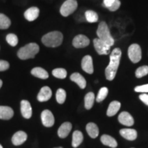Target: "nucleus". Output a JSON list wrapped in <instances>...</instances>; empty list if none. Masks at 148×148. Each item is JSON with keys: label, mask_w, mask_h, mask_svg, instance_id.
I'll list each match as a JSON object with an SVG mask.
<instances>
[{"label": "nucleus", "mask_w": 148, "mask_h": 148, "mask_svg": "<svg viewBox=\"0 0 148 148\" xmlns=\"http://www.w3.org/2000/svg\"><path fill=\"white\" fill-rule=\"evenodd\" d=\"M121 58V51L119 48H115L111 52L110 62L105 69V75L108 80H112L116 76V71L120 63Z\"/></svg>", "instance_id": "1"}, {"label": "nucleus", "mask_w": 148, "mask_h": 148, "mask_svg": "<svg viewBox=\"0 0 148 148\" xmlns=\"http://www.w3.org/2000/svg\"><path fill=\"white\" fill-rule=\"evenodd\" d=\"M63 35L58 31L50 32L42 37V42L46 47H56L62 44Z\"/></svg>", "instance_id": "2"}, {"label": "nucleus", "mask_w": 148, "mask_h": 148, "mask_svg": "<svg viewBox=\"0 0 148 148\" xmlns=\"http://www.w3.org/2000/svg\"><path fill=\"white\" fill-rule=\"evenodd\" d=\"M39 51V46L35 42H30L20 48L17 52L18 57L21 60H27L29 58H34Z\"/></svg>", "instance_id": "3"}, {"label": "nucleus", "mask_w": 148, "mask_h": 148, "mask_svg": "<svg viewBox=\"0 0 148 148\" xmlns=\"http://www.w3.org/2000/svg\"><path fill=\"white\" fill-rule=\"evenodd\" d=\"M97 35L98 38L102 40L103 41L106 42L109 45L112 46L114 43V40L111 36L110 30H109L108 25L104 21H101L99 23L97 29Z\"/></svg>", "instance_id": "4"}, {"label": "nucleus", "mask_w": 148, "mask_h": 148, "mask_svg": "<svg viewBox=\"0 0 148 148\" xmlns=\"http://www.w3.org/2000/svg\"><path fill=\"white\" fill-rule=\"evenodd\" d=\"M77 8L76 0H66L62 5L60 9V12L63 16H68L73 13Z\"/></svg>", "instance_id": "5"}, {"label": "nucleus", "mask_w": 148, "mask_h": 148, "mask_svg": "<svg viewBox=\"0 0 148 148\" xmlns=\"http://www.w3.org/2000/svg\"><path fill=\"white\" fill-rule=\"evenodd\" d=\"M128 56L133 63H137L141 59V49L138 44H132L128 48Z\"/></svg>", "instance_id": "6"}, {"label": "nucleus", "mask_w": 148, "mask_h": 148, "mask_svg": "<svg viewBox=\"0 0 148 148\" xmlns=\"http://www.w3.org/2000/svg\"><path fill=\"white\" fill-rule=\"evenodd\" d=\"M93 45L96 51L99 55H107L110 52L111 46L99 38H95L93 40Z\"/></svg>", "instance_id": "7"}, {"label": "nucleus", "mask_w": 148, "mask_h": 148, "mask_svg": "<svg viewBox=\"0 0 148 148\" xmlns=\"http://www.w3.org/2000/svg\"><path fill=\"white\" fill-rule=\"evenodd\" d=\"M72 44L75 48H84L89 45L90 40L87 36L83 34H79L74 37Z\"/></svg>", "instance_id": "8"}, {"label": "nucleus", "mask_w": 148, "mask_h": 148, "mask_svg": "<svg viewBox=\"0 0 148 148\" xmlns=\"http://www.w3.org/2000/svg\"><path fill=\"white\" fill-rule=\"evenodd\" d=\"M41 121L44 126L50 127L54 124L55 119L52 112L49 110H45L41 113Z\"/></svg>", "instance_id": "9"}, {"label": "nucleus", "mask_w": 148, "mask_h": 148, "mask_svg": "<svg viewBox=\"0 0 148 148\" xmlns=\"http://www.w3.org/2000/svg\"><path fill=\"white\" fill-rule=\"evenodd\" d=\"M82 69L86 72V73L92 74L94 71L93 64H92V57L89 55L85 56L82 60Z\"/></svg>", "instance_id": "10"}, {"label": "nucleus", "mask_w": 148, "mask_h": 148, "mask_svg": "<svg viewBox=\"0 0 148 148\" xmlns=\"http://www.w3.org/2000/svg\"><path fill=\"white\" fill-rule=\"evenodd\" d=\"M51 95H52V92H51V88L49 86H43L38 92L37 99L40 102H43V101L49 100L51 97Z\"/></svg>", "instance_id": "11"}, {"label": "nucleus", "mask_w": 148, "mask_h": 148, "mask_svg": "<svg viewBox=\"0 0 148 148\" xmlns=\"http://www.w3.org/2000/svg\"><path fill=\"white\" fill-rule=\"evenodd\" d=\"M21 112L22 115L25 119H29L32 116V109L28 101L22 100L21 101Z\"/></svg>", "instance_id": "12"}, {"label": "nucleus", "mask_w": 148, "mask_h": 148, "mask_svg": "<svg viewBox=\"0 0 148 148\" xmlns=\"http://www.w3.org/2000/svg\"><path fill=\"white\" fill-rule=\"evenodd\" d=\"M27 138V135L23 131H18L12 137V142L14 145H21Z\"/></svg>", "instance_id": "13"}, {"label": "nucleus", "mask_w": 148, "mask_h": 148, "mask_svg": "<svg viewBox=\"0 0 148 148\" xmlns=\"http://www.w3.org/2000/svg\"><path fill=\"white\" fill-rule=\"evenodd\" d=\"M118 119L119 123L127 126H132L134 124V119L127 112H122L119 115Z\"/></svg>", "instance_id": "14"}, {"label": "nucleus", "mask_w": 148, "mask_h": 148, "mask_svg": "<svg viewBox=\"0 0 148 148\" xmlns=\"http://www.w3.org/2000/svg\"><path fill=\"white\" fill-rule=\"evenodd\" d=\"M72 129V125L69 122H64L60 125L58 130V135L60 138H66Z\"/></svg>", "instance_id": "15"}, {"label": "nucleus", "mask_w": 148, "mask_h": 148, "mask_svg": "<svg viewBox=\"0 0 148 148\" xmlns=\"http://www.w3.org/2000/svg\"><path fill=\"white\" fill-rule=\"evenodd\" d=\"M39 15V9L37 7H32L25 10L24 16L28 21H33L36 20Z\"/></svg>", "instance_id": "16"}, {"label": "nucleus", "mask_w": 148, "mask_h": 148, "mask_svg": "<svg viewBox=\"0 0 148 148\" xmlns=\"http://www.w3.org/2000/svg\"><path fill=\"white\" fill-rule=\"evenodd\" d=\"M119 133L123 138L129 140H134L137 137V132L134 129H121Z\"/></svg>", "instance_id": "17"}, {"label": "nucleus", "mask_w": 148, "mask_h": 148, "mask_svg": "<svg viewBox=\"0 0 148 148\" xmlns=\"http://www.w3.org/2000/svg\"><path fill=\"white\" fill-rule=\"evenodd\" d=\"M14 115V111L10 107L0 106V119L3 120L10 119Z\"/></svg>", "instance_id": "18"}, {"label": "nucleus", "mask_w": 148, "mask_h": 148, "mask_svg": "<svg viewBox=\"0 0 148 148\" xmlns=\"http://www.w3.org/2000/svg\"><path fill=\"white\" fill-rule=\"evenodd\" d=\"M70 79H71V81H73V82L76 83V84L79 86V87L82 88V89H84V88L86 87V79H85L84 77L79 73H73L71 76H70Z\"/></svg>", "instance_id": "19"}, {"label": "nucleus", "mask_w": 148, "mask_h": 148, "mask_svg": "<svg viewBox=\"0 0 148 148\" xmlns=\"http://www.w3.org/2000/svg\"><path fill=\"white\" fill-rule=\"evenodd\" d=\"M121 108V103L117 101H112L108 108L107 110V116H112L117 113V112Z\"/></svg>", "instance_id": "20"}, {"label": "nucleus", "mask_w": 148, "mask_h": 148, "mask_svg": "<svg viewBox=\"0 0 148 148\" xmlns=\"http://www.w3.org/2000/svg\"><path fill=\"white\" fill-rule=\"evenodd\" d=\"M101 142L104 145L108 146L112 148H115L117 146V143H116V140L114 139L113 137L109 136L107 134H103L101 136Z\"/></svg>", "instance_id": "21"}, {"label": "nucleus", "mask_w": 148, "mask_h": 148, "mask_svg": "<svg viewBox=\"0 0 148 148\" xmlns=\"http://www.w3.org/2000/svg\"><path fill=\"white\" fill-rule=\"evenodd\" d=\"M86 132L92 138H95L99 135V128L94 123H88L86 126Z\"/></svg>", "instance_id": "22"}, {"label": "nucleus", "mask_w": 148, "mask_h": 148, "mask_svg": "<svg viewBox=\"0 0 148 148\" xmlns=\"http://www.w3.org/2000/svg\"><path fill=\"white\" fill-rule=\"evenodd\" d=\"M84 136L80 131L75 130L73 133V138H72V146L73 147H77L82 143Z\"/></svg>", "instance_id": "23"}, {"label": "nucleus", "mask_w": 148, "mask_h": 148, "mask_svg": "<svg viewBox=\"0 0 148 148\" xmlns=\"http://www.w3.org/2000/svg\"><path fill=\"white\" fill-rule=\"evenodd\" d=\"M31 73L34 76L38 77L40 79H47L49 77V74L45 69H42L41 67H35L32 69Z\"/></svg>", "instance_id": "24"}, {"label": "nucleus", "mask_w": 148, "mask_h": 148, "mask_svg": "<svg viewBox=\"0 0 148 148\" xmlns=\"http://www.w3.org/2000/svg\"><path fill=\"white\" fill-rule=\"evenodd\" d=\"M95 101V95L93 92H89L85 95L84 97V106L86 110H90L94 104Z\"/></svg>", "instance_id": "25"}, {"label": "nucleus", "mask_w": 148, "mask_h": 148, "mask_svg": "<svg viewBox=\"0 0 148 148\" xmlns=\"http://www.w3.org/2000/svg\"><path fill=\"white\" fill-rule=\"evenodd\" d=\"M11 25L10 19L3 14L0 13V29H6Z\"/></svg>", "instance_id": "26"}, {"label": "nucleus", "mask_w": 148, "mask_h": 148, "mask_svg": "<svg viewBox=\"0 0 148 148\" xmlns=\"http://www.w3.org/2000/svg\"><path fill=\"white\" fill-rule=\"evenodd\" d=\"M86 21L89 23H95L98 21V14L93 10H87L85 12Z\"/></svg>", "instance_id": "27"}, {"label": "nucleus", "mask_w": 148, "mask_h": 148, "mask_svg": "<svg viewBox=\"0 0 148 148\" xmlns=\"http://www.w3.org/2000/svg\"><path fill=\"white\" fill-rule=\"evenodd\" d=\"M66 91L62 88H59L57 90L56 95V98L57 102L60 104L63 103L66 100Z\"/></svg>", "instance_id": "28"}, {"label": "nucleus", "mask_w": 148, "mask_h": 148, "mask_svg": "<svg viewBox=\"0 0 148 148\" xmlns=\"http://www.w3.org/2000/svg\"><path fill=\"white\" fill-rule=\"evenodd\" d=\"M52 75L53 76L57 77L59 79H64L66 77L67 73L64 69L62 68H58V69H55L52 71Z\"/></svg>", "instance_id": "29"}, {"label": "nucleus", "mask_w": 148, "mask_h": 148, "mask_svg": "<svg viewBox=\"0 0 148 148\" xmlns=\"http://www.w3.org/2000/svg\"><path fill=\"white\" fill-rule=\"evenodd\" d=\"M108 89L106 87H102L100 88V90L98 92L97 98H96V101L97 102H101L103 100L106 99V97L108 95Z\"/></svg>", "instance_id": "30"}, {"label": "nucleus", "mask_w": 148, "mask_h": 148, "mask_svg": "<svg viewBox=\"0 0 148 148\" xmlns=\"http://www.w3.org/2000/svg\"><path fill=\"white\" fill-rule=\"evenodd\" d=\"M148 74V66H142L138 67L137 69L136 70L135 72V75L136 77L138 78H140V77L145 76L146 75Z\"/></svg>", "instance_id": "31"}, {"label": "nucleus", "mask_w": 148, "mask_h": 148, "mask_svg": "<svg viewBox=\"0 0 148 148\" xmlns=\"http://www.w3.org/2000/svg\"><path fill=\"white\" fill-rule=\"evenodd\" d=\"M5 39L9 45L12 47H15L18 44V37L14 34H8L6 36Z\"/></svg>", "instance_id": "32"}, {"label": "nucleus", "mask_w": 148, "mask_h": 148, "mask_svg": "<svg viewBox=\"0 0 148 148\" xmlns=\"http://www.w3.org/2000/svg\"><path fill=\"white\" fill-rule=\"evenodd\" d=\"M134 90L138 92H148V84H144L141 86H136Z\"/></svg>", "instance_id": "33"}, {"label": "nucleus", "mask_w": 148, "mask_h": 148, "mask_svg": "<svg viewBox=\"0 0 148 148\" xmlns=\"http://www.w3.org/2000/svg\"><path fill=\"white\" fill-rule=\"evenodd\" d=\"M9 66H10V64H9L8 62L5 60H0V71H3L8 69Z\"/></svg>", "instance_id": "34"}, {"label": "nucleus", "mask_w": 148, "mask_h": 148, "mask_svg": "<svg viewBox=\"0 0 148 148\" xmlns=\"http://www.w3.org/2000/svg\"><path fill=\"white\" fill-rule=\"evenodd\" d=\"M120 5H121V2H120L119 0H115V1H114L113 4L111 5L110 7H109L108 9L109 10L112 11V12H113V11L117 10L119 8Z\"/></svg>", "instance_id": "35"}, {"label": "nucleus", "mask_w": 148, "mask_h": 148, "mask_svg": "<svg viewBox=\"0 0 148 148\" xmlns=\"http://www.w3.org/2000/svg\"><path fill=\"white\" fill-rule=\"evenodd\" d=\"M139 99L145 104L148 106V94H141V95H139Z\"/></svg>", "instance_id": "36"}, {"label": "nucleus", "mask_w": 148, "mask_h": 148, "mask_svg": "<svg viewBox=\"0 0 148 148\" xmlns=\"http://www.w3.org/2000/svg\"><path fill=\"white\" fill-rule=\"evenodd\" d=\"M115 1V0H103V6H105L106 8H108L109 7H110Z\"/></svg>", "instance_id": "37"}, {"label": "nucleus", "mask_w": 148, "mask_h": 148, "mask_svg": "<svg viewBox=\"0 0 148 148\" xmlns=\"http://www.w3.org/2000/svg\"><path fill=\"white\" fill-rule=\"evenodd\" d=\"M2 84H3L2 80H1V79H0V88H1V86H2Z\"/></svg>", "instance_id": "38"}, {"label": "nucleus", "mask_w": 148, "mask_h": 148, "mask_svg": "<svg viewBox=\"0 0 148 148\" xmlns=\"http://www.w3.org/2000/svg\"><path fill=\"white\" fill-rule=\"evenodd\" d=\"M0 148H3V147H2V145H0Z\"/></svg>", "instance_id": "39"}, {"label": "nucleus", "mask_w": 148, "mask_h": 148, "mask_svg": "<svg viewBox=\"0 0 148 148\" xmlns=\"http://www.w3.org/2000/svg\"><path fill=\"white\" fill-rule=\"evenodd\" d=\"M54 148H62V147H54Z\"/></svg>", "instance_id": "40"}, {"label": "nucleus", "mask_w": 148, "mask_h": 148, "mask_svg": "<svg viewBox=\"0 0 148 148\" xmlns=\"http://www.w3.org/2000/svg\"><path fill=\"white\" fill-rule=\"evenodd\" d=\"M132 148H134V147H132Z\"/></svg>", "instance_id": "41"}]
</instances>
